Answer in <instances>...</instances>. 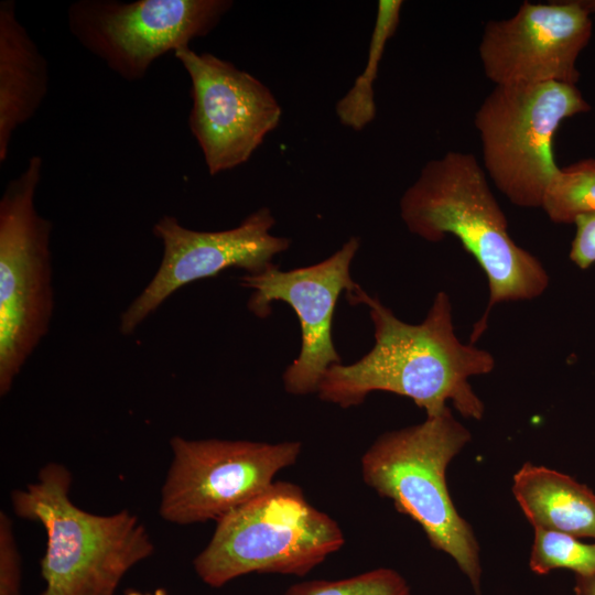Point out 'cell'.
<instances>
[{
	"label": "cell",
	"mask_w": 595,
	"mask_h": 595,
	"mask_svg": "<svg viewBox=\"0 0 595 595\" xmlns=\"http://www.w3.org/2000/svg\"><path fill=\"white\" fill-rule=\"evenodd\" d=\"M347 300L369 309L375 345L360 359L331 366L323 375L317 394L342 408L361 404L374 391L407 397L433 416L451 401L464 418L480 420L483 401L469 378L489 374L493 355L474 344H463L454 333L450 296L439 292L420 324L400 321L379 299L359 285Z\"/></svg>",
	"instance_id": "6da1fadb"
},
{
	"label": "cell",
	"mask_w": 595,
	"mask_h": 595,
	"mask_svg": "<svg viewBox=\"0 0 595 595\" xmlns=\"http://www.w3.org/2000/svg\"><path fill=\"white\" fill-rule=\"evenodd\" d=\"M400 215L409 231L426 241L456 237L485 272L489 301L470 344L485 332L497 303L536 299L549 285L541 262L510 237L506 215L472 153L448 151L426 162L403 193Z\"/></svg>",
	"instance_id": "7a4b0ae2"
},
{
	"label": "cell",
	"mask_w": 595,
	"mask_h": 595,
	"mask_svg": "<svg viewBox=\"0 0 595 595\" xmlns=\"http://www.w3.org/2000/svg\"><path fill=\"white\" fill-rule=\"evenodd\" d=\"M71 485L67 467L48 463L34 483L11 493L14 513L41 523L46 533L40 595H115L123 576L153 554L154 544L129 510L96 515L77 507Z\"/></svg>",
	"instance_id": "3957f363"
},
{
	"label": "cell",
	"mask_w": 595,
	"mask_h": 595,
	"mask_svg": "<svg viewBox=\"0 0 595 595\" xmlns=\"http://www.w3.org/2000/svg\"><path fill=\"white\" fill-rule=\"evenodd\" d=\"M470 441L447 407L419 424L381 434L361 457L365 484L414 520L431 545L450 555L480 595L479 544L446 484L452 459Z\"/></svg>",
	"instance_id": "277c9868"
},
{
	"label": "cell",
	"mask_w": 595,
	"mask_h": 595,
	"mask_svg": "<svg viewBox=\"0 0 595 595\" xmlns=\"http://www.w3.org/2000/svg\"><path fill=\"white\" fill-rule=\"evenodd\" d=\"M345 543L339 524L299 485L273 482L218 521L195 556V573L218 588L251 573L304 576Z\"/></svg>",
	"instance_id": "5b68a950"
},
{
	"label": "cell",
	"mask_w": 595,
	"mask_h": 595,
	"mask_svg": "<svg viewBox=\"0 0 595 595\" xmlns=\"http://www.w3.org/2000/svg\"><path fill=\"white\" fill-rule=\"evenodd\" d=\"M43 159L32 155L0 198V394L47 334L54 307L51 236L35 193Z\"/></svg>",
	"instance_id": "8992f818"
},
{
	"label": "cell",
	"mask_w": 595,
	"mask_h": 595,
	"mask_svg": "<svg viewBox=\"0 0 595 595\" xmlns=\"http://www.w3.org/2000/svg\"><path fill=\"white\" fill-rule=\"evenodd\" d=\"M589 110L576 85L495 86L474 118L485 172L512 204L541 207L560 169L553 152L556 131L565 119Z\"/></svg>",
	"instance_id": "52a82bcc"
},
{
	"label": "cell",
	"mask_w": 595,
	"mask_h": 595,
	"mask_svg": "<svg viewBox=\"0 0 595 595\" xmlns=\"http://www.w3.org/2000/svg\"><path fill=\"white\" fill-rule=\"evenodd\" d=\"M231 0H77L66 11L72 36L116 75L143 79L166 53L209 34Z\"/></svg>",
	"instance_id": "ba28073f"
},
{
	"label": "cell",
	"mask_w": 595,
	"mask_h": 595,
	"mask_svg": "<svg viewBox=\"0 0 595 595\" xmlns=\"http://www.w3.org/2000/svg\"><path fill=\"white\" fill-rule=\"evenodd\" d=\"M172 461L159 512L175 524L218 521L264 491L275 475L295 464L302 444L247 440H170Z\"/></svg>",
	"instance_id": "9c48e42d"
},
{
	"label": "cell",
	"mask_w": 595,
	"mask_h": 595,
	"mask_svg": "<svg viewBox=\"0 0 595 595\" xmlns=\"http://www.w3.org/2000/svg\"><path fill=\"white\" fill-rule=\"evenodd\" d=\"M191 80L188 128L210 175L245 164L280 122L282 108L262 82L212 53H173Z\"/></svg>",
	"instance_id": "30bf717a"
},
{
	"label": "cell",
	"mask_w": 595,
	"mask_h": 595,
	"mask_svg": "<svg viewBox=\"0 0 595 595\" xmlns=\"http://www.w3.org/2000/svg\"><path fill=\"white\" fill-rule=\"evenodd\" d=\"M275 219L268 207L248 215L237 227L221 231H197L176 217L161 216L152 232L163 247L160 266L142 292L120 316L119 331L131 335L140 324L180 288L217 275L228 268L258 274L285 251L291 240L271 234Z\"/></svg>",
	"instance_id": "8fae6325"
},
{
	"label": "cell",
	"mask_w": 595,
	"mask_h": 595,
	"mask_svg": "<svg viewBox=\"0 0 595 595\" xmlns=\"http://www.w3.org/2000/svg\"><path fill=\"white\" fill-rule=\"evenodd\" d=\"M359 246L360 239L353 236L318 263L289 271L271 264L261 273L240 278L244 288L253 290L247 303L252 314L267 317L271 313V303L282 301L299 317L301 350L283 374L284 389L291 394L317 392L325 371L340 364L333 343V317L342 292L349 294L358 286L351 279L350 264Z\"/></svg>",
	"instance_id": "7c38bea8"
},
{
	"label": "cell",
	"mask_w": 595,
	"mask_h": 595,
	"mask_svg": "<svg viewBox=\"0 0 595 595\" xmlns=\"http://www.w3.org/2000/svg\"><path fill=\"white\" fill-rule=\"evenodd\" d=\"M591 15L575 0L523 2L509 19L489 21L478 46L486 77L496 86L576 85V61L588 44Z\"/></svg>",
	"instance_id": "4fadbf2b"
},
{
	"label": "cell",
	"mask_w": 595,
	"mask_h": 595,
	"mask_svg": "<svg viewBox=\"0 0 595 595\" xmlns=\"http://www.w3.org/2000/svg\"><path fill=\"white\" fill-rule=\"evenodd\" d=\"M45 56L17 15L14 0L0 2V163L18 128L31 120L48 94Z\"/></svg>",
	"instance_id": "5bb4252c"
},
{
	"label": "cell",
	"mask_w": 595,
	"mask_h": 595,
	"mask_svg": "<svg viewBox=\"0 0 595 595\" xmlns=\"http://www.w3.org/2000/svg\"><path fill=\"white\" fill-rule=\"evenodd\" d=\"M512 494L534 529L595 540V494L566 474L531 463L512 478Z\"/></svg>",
	"instance_id": "9a60e30c"
},
{
	"label": "cell",
	"mask_w": 595,
	"mask_h": 595,
	"mask_svg": "<svg viewBox=\"0 0 595 595\" xmlns=\"http://www.w3.org/2000/svg\"><path fill=\"white\" fill-rule=\"evenodd\" d=\"M402 6L403 1L401 0H380L378 2L366 66L335 107L339 122L349 129L360 131L376 117L374 84L387 43L394 35L399 25Z\"/></svg>",
	"instance_id": "2e32d148"
},
{
	"label": "cell",
	"mask_w": 595,
	"mask_h": 595,
	"mask_svg": "<svg viewBox=\"0 0 595 595\" xmlns=\"http://www.w3.org/2000/svg\"><path fill=\"white\" fill-rule=\"evenodd\" d=\"M541 208L556 224H571L580 215L595 213V159L560 167L545 191Z\"/></svg>",
	"instance_id": "e0dca14e"
},
{
	"label": "cell",
	"mask_w": 595,
	"mask_h": 595,
	"mask_svg": "<svg viewBox=\"0 0 595 595\" xmlns=\"http://www.w3.org/2000/svg\"><path fill=\"white\" fill-rule=\"evenodd\" d=\"M529 567L538 575L558 569L571 570L575 575L595 574V543H584L562 532L534 529Z\"/></svg>",
	"instance_id": "ac0fdd59"
},
{
	"label": "cell",
	"mask_w": 595,
	"mask_h": 595,
	"mask_svg": "<svg viewBox=\"0 0 595 595\" xmlns=\"http://www.w3.org/2000/svg\"><path fill=\"white\" fill-rule=\"evenodd\" d=\"M283 595H412V592L399 572L379 567L340 580L299 582Z\"/></svg>",
	"instance_id": "d6986e66"
},
{
	"label": "cell",
	"mask_w": 595,
	"mask_h": 595,
	"mask_svg": "<svg viewBox=\"0 0 595 595\" xmlns=\"http://www.w3.org/2000/svg\"><path fill=\"white\" fill-rule=\"evenodd\" d=\"M21 559L10 517L0 512V595H21Z\"/></svg>",
	"instance_id": "ffe728a7"
},
{
	"label": "cell",
	"mask_w": 595,
	"mask_h": 595,
	"mask_svg": "<svg viewBox=\"0 0 595 595\" xmlns=\"http://www.w3.org/2000/svg\"><path fill=\"white\" fill-rule=\"evenodd\" d=\"M576 234L571 245L570 259L580 269L595 263V213L583 214L574 220Z\"/></svg>",
	"instance_id": "44dd1931"
},
{
	"label": "cell",
	"mask_w": 595,
	"mask_h": 595,
	"mask_svg": "<svg viewBox=\"0 0 595 595\" xmlns=\"http://www.w3.org/2000/svg\"><path fill=\"white\" fill-rule=\"evenodd\" d=\"M575 595H595V574L575 575Z\"/></svg>",
	"instance_id": "7402d4cb"
},
{
	"label": "cell",
	"mask_w": 595,
	"mask_h": 595,
	"mask_svg": "<svg viewBox=\"0 0 595 595\" xmlns=\"http://www.w3.org/2000/svg\"><path fill=\"white\" fill-rule=\"evenodd\" d=\"M125 595H169L166 589L156 588L154 592H142L139 589L128 588L125 591Z\"/></svg>",
	"instance_id": "603a6c76"
},
{
	"label": "cell",
	"mask_w": 595,
	"mask_h": 595,
	"mask_svg": "<svg viewBox=\"0 0 595 595\" xmlns=\"http://www.w3.org/2000/svg\"><path fill=\"white\" fill-rule=\"evenodd\" d=\"M577 4L589 15H595V0H575Z\"/></svg>",
	"instance_id": "cb8c5ba5"
}]
</instances>
